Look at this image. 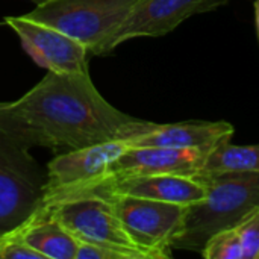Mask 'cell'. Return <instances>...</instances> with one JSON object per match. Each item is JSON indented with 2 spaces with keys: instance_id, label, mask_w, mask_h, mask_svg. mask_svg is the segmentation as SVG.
I'll return each instance as SVG.
<instances>
[{
  "instance_id": "obj_19",
  "label": "cell",
  "mask_w": 259,
  "mask_h": 259,
  "mask_svg": "<svg viewBox=\"0 0 259 259\" xmlns=\"http://www.w3.org/2000/svg\"><path fill=\"white\" fill-rule=\"evenodd\" d=\"M255 20H256V29L259 36V0H255Z\"/></svg>"
},
{
  "instance_id": "obj_3",
  "label": "cell",
  "mask_w": 259,
  "mask_h": 259,
  "mask_svg": "<svg viewBox=\"0 0 259 259\" xmlns=\"http://www.w3.org/2000/svg\"><path fill=\"white\" fill-rule=\"evenodd\" d=\"M47 171L29 147L0 131V235L18 228L42 206Z\"/></svg>"
},
{
  "instance_id": "obj_9",
  "label": "cell",
  "mask_w": 259,
  "mask_h": 259,
  "mask_svg": "<svg viewBox=\"0 0 259 259\" xmlns=\"http://www.w3.org/2000/svg\"><path fill=\"white\" fill-rule=\"evenodd\" d=\"M47 208L77 241L140 250L124 231L112 202L108 199L94 196L77 197Z\"/></svg>"
},
{
  "instance_id": "obj_20",
  "label": "cell",
  "mask_w": 259,
  "mask_h": 259,
  "mask_svg": "<svg viewBox=\"0 0 259 259\" xmlns=\"http://www.w3.org/2000/svg\"><path fill=\"white\" fill-rule=\"evenodd\" d=\"M30 2H33L38 6V5H44V3H49V2H53V0H30Z\"/></svg>"
},
{
  "instance_id": "obj_13",
  "label": "cell",
  "mask_w": 259,
  "mask_h": 259,
  "mask_svg": "<svg viewBox=\"0 0 259 259\" xmlns=\"http://www.w3.org/2000/svg\"><path fill=\"white\" fill-rule=\"evenodd\" d=\"M18 228L23 240L44 259H76L79 241L53 217L47 206L36 209Z\"/></svg>"
},
{
  "instance_id": "obj_6",
  "label": "cell",
  "mask_w": 259,
  "mask_h": 259,
  "mask_svg": "<svg viewBox=\"0 0 259 259\" xmlns=\"http://www.w3.org/2000/svg\"><path fill=\"white\" fill-rule=\"evenodd\" d=\"M138 0H53L26 17L50 24L85 44L93 53L129 15Z\"/></svg>"
},
{
  "instance_id": "obj_7",
  "label": "cell",
  "mask_w": 259,
  "mask_h": 259,
  "mask_svg": "<svg viewBox=\"0 0 259 259\" xmlns=\"http://www.w3.org/2000/svg\"><path fill=\"white\" fill-rule=\"evenodd\" d=\"M219 6H222L219 0H138L124 21L93 55H109L115 47L134 38L162 36L187 18Z\"/></svg>"
},
{
  "instance_id": "obj_16",
  "label": "cell",
  "mask_w": 259,
  "mask_h": 259,
  "mask_svg": "<svg viewBox=\"0 0 259 259\" xmlns=\"http://www.w3.org/2000/svg\"><path fill=\"white\" fill-rule=\"evenodd\" d=\"M76 259H149L143 252L118 247V246H106V244H93L79 241Z\"/></svg>"
},
{
  "instance_id": "obj_14",
  "label": "cell",
  "mask_w": 259,
  "mask_h": 259,
  "mask_svg": "<svg viewBox=\"0 0 259 259\" xmlns=\"http://www.w3.org/2000/svg\"><path fill=\"white\" fill-rule=\"evenodd\" d=\"M226 173H259V144L235 146L231 140L219 144L206 155L199 178Z\"/></svg>"
},
{
  "instance_id": "obj_8",
  "label": "cell",
  "mask_w": 259,
  "mask_h": 259,
  "mask_svg": "<svg viewBox=\"0 0 259 259\" xmlns=\"http://www.w3.org/2000/svg\"><path fill=\"white\" fill-rule=\"evenodd\" d=\"M3 24L17 33L27 55L47 71L73 73L88 68L90 49L65 32L26 15L5 17Z\"/></svg>"
},
{
  "instance_id": "obj_17",
  "label": "cell",
  "mask_w": 259,
  "mask_h": 259,
  "mask_svg": "<svg viewBox=\"0 0 259 259\" xmlns=\"http://www.w3.org/2000/svg\"><path fill=\"white\" fill-rule=\"evenodd\" d=\"M235 228L241 240L243 259H259V206L247 212Z\"/></svg>"
},
{
  "instance_id": "obj_5",
  "label": "cell",
  "mask_w": 259,
  "mask_h": 259,
  "mask_svg": "<svg viewBox=\"0 0 259 259\" xmlns=\"http://www.w3.org/2000/svg\"><path fill=\"white\" fill-rule=\"evenodd\" d=\"M135 246L149 259L170 258L184 231L187 206L153 199L112 194L108 197Z\"/></svg>"
},
{
  "instance_id": "obj_10",
  "label": "cell",
  "mask_w": 259,
  "mask_h": 259,
  "mask_svg": "<svg viewBox=\"0 0 259 259\" xmlns=\"http://www.w3.org/2000/svg\"><path fill=\"white\" fill-rule=\"evenodd\" d=\"M206 191L208 188L205 182L199 178L178 175H146L106 181L90 196L108 199L112 194H124L190 206L202 200L206 196Z\"/></svg>"
},
{
  "instance_id": "obj_11",
  "label": "cell",
  "mask_w": 259,
  "mask_h": 259,
  "mask_svg": "<svg viewBox=\"0 0 259 259\" xmlns=\"http://www.w3.org/2000/svg\"><path fill=\"white\" fill-rule=\"evenodd\" d=\"M235 129L228 121H184L158 124L146 121L141 131L127 138L131 147L196 149L209 153L219 144L229 141Z\"/></svg>"
},
{
  "instance_id": "obj_4",
  "label": "cell",
  "mask_w": 259,
  "mask_h": 259,
  "mask_svg": "<svg viewBox=\"0 0 259 259\" xmlns=\"http://www.w3.org/2000/svg\"><path fill=\"white\" fill-rule=\"evenodd\" d=\"M131 149L126 140H112L64 152L47 164L42 206L87 197L108 181L112 164Z\"/></svg>"
},
{
  "instance_id": "obj_21",
  "label": "cell",
  "mask_w": 259,
  "mask_h": 259,
  "mask_svg": "<svg viewBox=\"0 0 259 259\" xmlns=\"http://www.w3.org/2000/svg\"><path fill=\"white\" fill-rule=\"evenodd\" d=\"M219 2H220V3H222V5H225V3H228V2H229V0H219Z\"/></svg>"
},
{
  "instance_id": "obj_15",
  "label": "cell",
  "mask_w": 259,
  "mask_h": 259,
  "mask_svg": "<svg viewBox=\"0 0 259 259\" xmlns=\"http://www.w3.org/2000/svg\"><path fill=\"white\" fill-rule=\"evenodd\" d=\"M200 255L206 259H243V247L237 228L214 234L203 246Z\"/></svg>"
},
{
  "instance_id": "obj_2",
  "label": "cell",
  "mask_w": 259,
  "mask_h": 259,
  "mask_svg": "<svg viewBox=\"0 0 259 259\" xmlns=\"http://www.w3.org/2000/svg\"><path fill=\"white\" fill-rule=\"evenodd\" d=\"M208 188L206 196L187 206L184 231L173 249L202 252L205 243L217 232L234 228L259 206V173L200 176Z\"/></svg>"
},
{
  "instance_id": "obj_12",
  "label": "cell",
  "mask_w": 259,
  "mask_h": 259,
  "mask_svg": "<svg viewBox=\"0 0 259 259\" xmlns=\"http://www.w3.org/2000/svg\"><path fill=\"white\" fill-rule=\"evenodd\" d=\"M206 152L173 147H131L111 167L108 181L124 176L178 175L199 178Z\"/></svg>"
},
{
  "instance_id": "obj_1",
  "label": "cell",
  "mask_w": 259,
  "mask_h": 259,
  "mask_svg": "<svg viewBox=\"0 0 259 259\" xmlns=\"http://www.w3.org/2000/svg\"><path fill=\"white\" fill-rule=\"evenodd\" d=\"M146 120L114 108L96 88L90 70L47 74L24 96L0 102V131L26 147L74 150L127 140Z\"/></svg>"
},
{
  "instance_id": "obj_18",
  "label": "cell",
  "mask_w": 259,
  "mask_h": 259,
  "mask_svg": "<svg viewBox=\"0 0 259 259\" xmlns=\"http://www.w3.org/2000/svg\"><path fill=\"white\" fill-rule=\"evenodd\" d=\"M0 259H44L21 237L20 228L0 235Z\"/></svg>"
}]
</instances>
